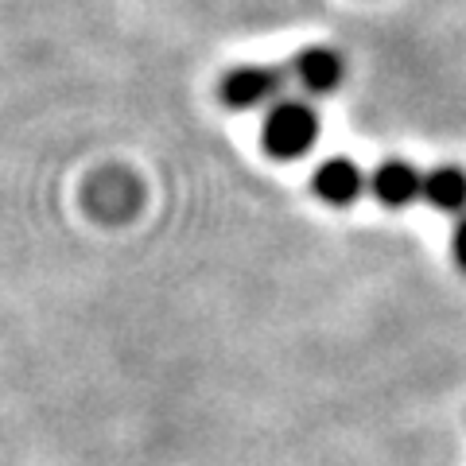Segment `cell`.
<instances>
[{"instance_id": "1", "label": "cell", "mask_w": 466, "mask_h": 466, "mask_svg": "<svg viewBox=\"0 0 466 466\" xmlns=\"http://www.w3.org/2000/svg\"><path fill=\"white\" fill-rule=\"evenodd\" d=\"M319 109L303 97H280L268 106L265 125H260V144L272 159H299L315 148L319 140Z\"/></svg>"}, {"instance_id": "2", "label": "cell", "mask_w": 466, "mask_h": 466, "mask_svg": "<svg viewBox=\"0 0 466 466\" xmlns=\"http://www.w3.org/2000/svg\"><path fill=\"white\" fill-rule=\"evenodd\" d=\"M288 70L280 63H245V66H233L218 82V97H222L226 109H238V113H249L260 106H276L288 90Z\"/></svg>"}, {"instance_id": "3", "label": "cell", "mask_w": 466, "mask_h": 466, "mask_svg": "<svg viewBox=\"0 0 466 466\" xmlns=\"http://www.w3.org/2000/svg\"><path fill=\"white\" fill-rule=\"evenodd\" d=\"M284 70H288V82L299 86V90L311 94V97L339 90L342 78H346V63L334 47H303L288 58Z\"/></svg>"}, {"instance_id": "4", "label": "cell", "mask_w": 466, "mask_h": 466, "mask_svg": "<svg viewBox=\"0 0 466 466\" xmlns=\"http://www.w3.org/2000/svg\"><path fill=\"white\" fill-rule=\"evenodd\" d=\"M311 191L327 202V207H354V202L370 191V175L361 171L350 156L323 159L311 175Z\"/></svg>"}, {"instance_id": "5", "label": "cell", "mask_w": 466, "mask_h": 466, "mask_svg": "<svg viewBox=\"0 0 466 466\" xmlns=\"http://www.w3.org/2000/svg\"><path fill=\"white\" fill-rule=\"evenodd\" d=\"M370 191L381 207L404 210V207H412L416 198H424V171L416 164H408V159H385V164H377L370 175Z\"/></svg>"}, {"instance_id": "6", "label": "cell", "mask_w": 466, "mask_h": 466, "mask_svg": "<svg viewBox=\"0 0 466 466\" xmlns=\"http://www.w3.org/2000/svg\"><path fill=\"white\" fill-rule=\"evenodd\" d=\"M424 198L443 214H466V171L455 164L424 171Z\"/></svg>"}, {"instance_id": "7", "label": "cell", "mask_w": 466, "mask_h": 466, "mask_svg": "<svg viewBox=\"0 0 466 466\" xmlns=\"http://www.w3.org/2000/svg\"><path fill=\"white\" fill-rule=\"evenodd\" d=\"M451 257H455V265L466 272V214H459L455 229H451Z\"/></svg>"}]
</instances>
